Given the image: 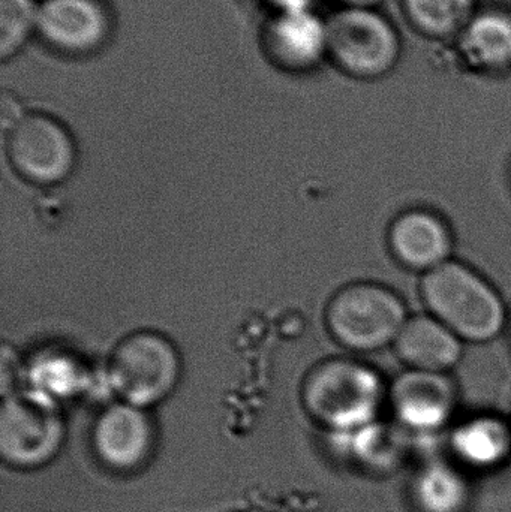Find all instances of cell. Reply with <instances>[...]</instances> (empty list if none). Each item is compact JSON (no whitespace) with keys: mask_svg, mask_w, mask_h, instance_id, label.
I'll list each match as a JSON object with an SVG mask.
<instances>
[{"mask_svg":"<svg viewBox=\"0 0 511 512\" xmlns=\"http://www.w3.org/2000/svg\"><path fill=\"white\" fill-rule=\"evenodd\" d=\"M411 26L432 39H456L476 14V0H401Z\"/></svg>","mask_w":511,"mask_h":512,"instance_id":"18","label":"cell"},{"mask_svg":"<svg viewBox=\"0 0 511 512\" xmlns=\"http://www.w3.org/2000/svg\"><path fill=\"white\" fill-rule=\"evenodd\" d=\"M416 512H468L473 502L470 474L450 459L422 463L410 483Z\"/></svg>","mask_w":511,"mask_h":512,"instance_id":"16","label":"cell"},{"mask_svg":"<svg viewBox=\"0 0 511 512\" xmlns=\"http://www.w3.org/2000/svg\"><path fill=\"white\" fill-rule=\"evenodd\" d=\"M341 6H351V8H378L384 0H339Z\"/></svg>","mask_w":511,"mask_h":512,"instance_id":"21","label":"cell"},{"mask_svg":"<svg viewBox=\"0 0 511 512\" xmlns=\"http://www.w3.org/2000/svg\"><path fill=\"white\" fill-rule=\"evenodd\" d=\"M410 433L393 421H380L342 436L347 441L348 459L363 474L371 477H386L398 471L408 457Z\"/></svg>","mask_w":511,"mask_h":512,"instance_id":"17","label":"cell"},{"mask_svg":"<svg viewBox=\"0 0 511 512\" xmlns=\"http://www.w3.org/2000/svg\"><path fill=\"white\" fill-rule=\"evenodd\" d=\"M393 348L407 369L422 372L449 373L464 355V342L429 313L410 316Z\"/></svg>","mask_w":511,"mask_h":512,"instance_id":"14","label":"cell"},{"mask_svg":"<svg viewBox=\"0 0 511 512\" xmlns=\"http://www.w3.org/2000/svg\"><path fill=\"white\" fill-rule=\"evenodd\" d=\"M327 60L357 80L386 77L402 54L401 35L378 8L341 6L326 17Z\"/></svg>","mask_w":511,"mask_h":512,"instance_id":"4","label":"cell"},{"mask_svg":"<svg viewBox=\"0 0 511 512\" xmlns=\"http://www.w3.org/2000/svg\"><path fill=\"white\" fill-rule=\"evenodd\" d=\"M267 6V11H278V9H300L312 8L315 0H261Z\"/></svg>","mask_w":511,"mask_h":512,"instance_id":"20","label":"cell"},{"mask_svg":"<svg viewBox=\"0 0 511 512\" xmlns=\"http://www.w3.org/2000/svg\"><path fill=\"white\" fill-rule=\"evenodd\" d=\"M408 319L401 295L375 282L345 285L333 294L324 312L333 340L357 354L395 345Z\"/></svg>","mask_w":511,"mask_h":512,"instance_id":"3","label":"cell"},{"mask_svg":"<svg viewBox=\"0 0 511 512\" xmlns=\"http://www.w3.org/2000/svg\"><path fill=\"white\" fill-rule=\"evenodd\" d=\"M59 403L38 391L9 394L0 408V459L6 468L33 472L47 468L66 444Z\"/></svg>","mask_w":511,"mask_h":512,"instance_id":"5","label":"cell"},{"mask_svg":"<svg viewBox=\"0 0 511 512\" xmlns=\"http://www.w3.org/2000/svg\"><path fill=\"white\" fill-rule=\"evenodd\" d=\"M39 0H0V60L14 59L38 38Z\"/></svg>","mask_w":511,"mask_h":512,"instance_id":"19","label":"cell"},{"mask_svg":"<svg viewBox=\"0 0 511 512\" xmlns=\"http://www.w3.org/2000/svg\"><path fill=\"white\" fill-rule=\"evenodd\" d=\"M393 421L413 436H431L452 424L458 388L449 373L407 369L389 385Z\"/></svg>","mask_w":511,"mask_h":512,"instance_id":"10","label":"cell"},{"mask_svg":"<svg viewBox=\"0 0 511 512\" xmlns=\"http://www.w3.org/2000/svg\"><path fill=\"white\" fill-rule=\"evenodd\" d=\"M182 360L176 345L159 331L123 337L111 352L107 376L120 402L149 411L176 390Z\"/></svg>","mask_w":511,"mask_h":512,"instance_id":"6","label":"cell"},{"mask_svg":"<svg viewBox=\"0 0 511 512\" xmlns=\"http://www.w3.org/2000/svg\"><path fill=\"white\" fill-rule=\"evenodd\" d=\"M113 30L114 17L107 0H39L38 38L62 56L98 53Z\"/></svg>","mask_w":511,"mask_h":512,"instance_id":"11","label":"cell"},{"mask_svg":"<svg viewBox=\"0 0 511 512\" xmlns=\"http://www.w3.org/2000/svg\"><path fill=\"white\" fill-rule=\"evenodd\" d=\"M387 245L395 261L407 270L426 274L452 259L453 236L437 213L410 209L393 219Z\"/></svg>","mask_w":511,"mask_h":512,"instance_id":"12","label":"cell"},{"mask_svg":"<svg viewBox=\"0 0 511 512\" xmlns=\"http://www.w3.org/2000/svg\"><path fill=\"white\" fill-rule=\"evenodd\" d=\"M156 426L147 409L116 402L99 412L90 430L96 462L111 474L143 471L156 451Z\"/></svg>","mask_w":511,"mask_h":512,"instance_id":"9","label":"cell"},{"mask_svg":"<svg viewBox=\"0 0 511 512\" xmlns=\"http://www.w3.org/2000/svg\"><path fill=\"white\" fill-rule=\"evenodd\" d=\"M449 459L468 474H489L511 459V423L500 415L477 414L450 430Z\"/></svg>","mask_w":511,"mask_h":512,"instance_id":"13","label":"cell"},{"mask_svg":"<svg viewBox=\"0 0 511 512\" xmlns=\"http://www.w3.org/2000/svg\"><path fill=\"white\" fill-rule=\"evenodd\" d=\"M389 385L383 376L356 358H327L302 381L303 411L330 435H351L380 421Z\"/></svg>","mask_w":511,"mask_h":512,"instance_id":"1","label":"cell"},{"mask_svg":"<svg viewBox=\"0 0 511 512\" xmlns=\"http://www.w3.org/2000/svg\"><path fill=\"white\" fill-rule=\"evenodd\" d=\"M257 45L276 71L308 74L327 60L326 17L312 8L267 11L258 27Z\"/></svg>","mask_w":511,"mask_h":512,"instance_id":"8","label":"cell"},{"mask_svg":"<svg viewBox=\"0 0 511 512\" xmlns=\"http://www.w3.org/2000/svg\"><path fill=\"white\" fill-rule=\"evenodd\" d=\"M462 62L483 74L511 69V14L503 9L477 11L455 39Z\"/></svg>","mask_w":511,"mask_h":512,"instance_id":"15","label":"cell"},{"mask_svg":"<svg viewBox=\"0 0 511 512\" xmlns=\"http://www.w3.org/2000/svg\"><path fill=\"white\" fill-rule=\"evenodd\" d=\"M420 295L429 315L464 343L492 342L506 328L507 309L500 292L470 265L455 259L423 274Z\"/></svg>","mask_w":511,"mask_h":512,"instance_id":"2","label":"cell"},{"mask_svg":"<svg viewBox=\"0 0 511 512\" xmlns=\"http://www.w3.org/2000/svg\"><path fill=\"white\" fill-rule=\"evenodd\" d=\"M6 155L15 173L36 186H56L77 164V146L65 123L45 111L23 110L6 126Z\"/></svg>","mask_w":511,"mask_h":512,"instance_id":"7","label":"cell"}]
</instances>
